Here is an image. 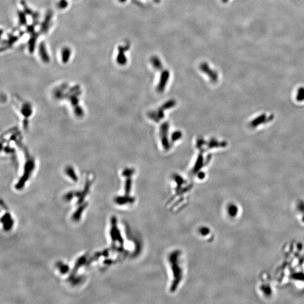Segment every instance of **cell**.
<instances>
[{"label":"cell","instance_id":"cell-6","mask_svg":"<svg viewBox=\"0 0 304 304\" xmlns=\"http://www.w3.org/2000/svg\"><path fill=\"white\" fill-rule=\"evenodd\" d=\"M73 194L72 193H68V194H67V195H65V197H64V199L65 200H71L73 198Z\"/></svg>","mask_w":304,"mask_h":304},{"label":"cell","instance_id":"cell-4","mask_svg":"<svg viewBox=\"0 0 304 304\" xmlns=\"http://www.w3.org/2000/svg\"><path fill=\"white\" fill-rule=\"evenodd\" d=\"M4 224V228L5 230H9L11 229V228L13 227V224H14V221L12 220V219L7 221L5 222Z\"/></svg>","mask_w":304,"mask_h":304},{"label":"cell","instance_id":"cell-2","mask_svg":"<svg viewBox=\"0 0 304 304\" xmlns=\"http://www.w3.org/2000/svg\"><path fill=\"white\" fill-rule=\"evenodd\" d=\"M87 203H84V204H82L74 213V214H73V216H72V219L73 220L75 221H78L80 219V217H81V216L82 215V213L83 212V211H84V210L85 208L87 207Z\"/></svg>","mask_w":304,"mask_h":304},{"label":"cell","instance_id":"cell-5","mask_svg":"<svg viewBox=\"0 0 304 304\" xmlns=\"http://www.w3.org/2000/svg\"><path fill=\"white\" fill-rule=\"evenodd\" d=\"M11 219V218L10 214H9V213H6V214H5L2 217V218H1V222H2V223H4L5 222L7 221H8V220H9Z\"/></svg>","mask_w":304,"mask_h":304},{"label":"cell","instance_id":"cell-1","mask_svg":"<svg viewBox=\"0 0 304 304\" xmlns=\"http://www.w3.org/2000/svg\"><path fill=\"white\" fill-rule=\"evenodd\" d=\"M86 260V256H84L80 257V259L77 260V263H75V265L74 269H73V271H72V274L70 276V279H72V278H73V277H74V275L75 274L76 271L79 269V268H80L81 266H82V265L85 263Z\"/></svg>","mask_w":304,"mask_h":304},{"label":"cell","instance_id":"cell-3","mask_svg":"<svg viewBox=\"0 0 304 304\" xmlns=\"http://www.w3.org/2000/svg\"><path fill=\"white\" fill-rule=\"evenodd\" d=\"M57 266L59 268L61 274H65L69 270V266H67V265L63 264V263H58Z\"/></svg>","mask_w":304,"mask_h":304}]
</instances>
